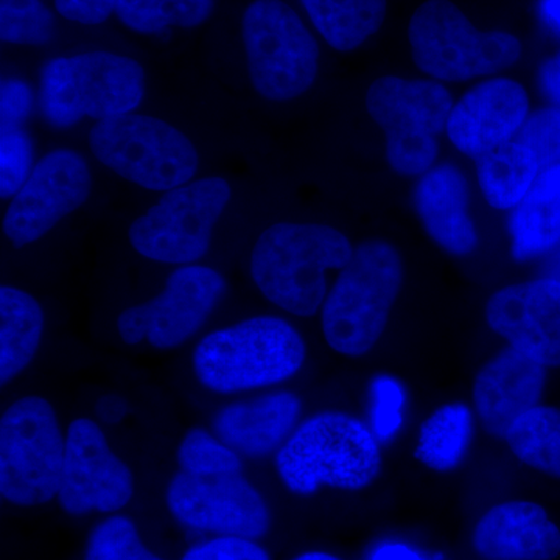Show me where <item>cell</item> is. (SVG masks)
<instances>
[{
    "instance_id": "1",
    "label": "cell",
    "mask_w": 560,
    "mask_h": 560,
    "mask_svg": "<svg viewBox=\"0 0 560 560\" xmlns=\"http://www.w3.org/2000/svg\"><path fill=\"white\" fill-rule=\"evenodd\" d=\"M308 361V341L283 313H257L206 331L191 350V372L202 389L232 397L285 388Z\"/></svg>"
},
{
    "instance_id": "2",
    "label": "cell",
    "mask_w": 560,
    "mask_h": 560,
    "mask_svg": "<svg viewBox=\"0 0 560 560\" xmlns=\"http://www.w3.org/2000/svg\"><path fill=\"white\" fill-rule=\"evenodd\" d=\"M355 245L340 228L319 221H278L260 232L249 254V278L261 298L290 318L318 316L331 279Z\"/></svg>"
},
{
    "instance_id": "3",
    "label": "cell",
    "mask_w": 560,
    "mask_h": 560,
    "mask_svg": "<svg viewBox=\"0 0 560 560\" xmlns=\"http://www.w3.org/2000/svg\"><path fill=\"white\" fill-rule=\"evenodd\" d=\"M272 464L291 495L308 499L324 490L357 493L381 478L385 445L361 416L326 408L304 416Z\"/></svg>"
},
{
    "instance_id": "4",
    "label": "cell",
    "mask_w": 560,
    "mask_h": 560,
    "mask_svg": "<svg viewBox=\"0 0 560 560\" xmlns=\"http://www.w3.org/2000/svg\"><path fill=\"white\" fill-rule=\"evenodd\" d=\"M407 265L394 243L368 238L331 279L318 313L327 348L345 359L370 355L381 345L404 291Z\"/></svg>"
},
{
    "instance_id": "5",
    "label": "cell",
    "mask_w": 560,
    "mask_h": 560,
    "mask_svg": "<svg viewBox=\"0 0 560 560\" xmlns=\"http://www.w3.org/2000/svg\"><path fill=\"white\" fill-rule=\"evenodd\" d=\"M412 65L447 86L508 73L522 61L523 43L503 28H478L452 0H425L407 28Z\"/></svg>"
},
{
    "instance_id": "6",
    "label": "cell",
    "mask_w": 560,
    "mask_h": 560,
    "mask_svg": "<svg viewBox=\"0 0 560 560\" xmlns=\"http://www.w3.org/2000/svg\"><path fill=\"white\" fill-rule=\"evenodd\" d=\"M241 35L250 86L264 101L290 103L318 81L320 46L311 25L285 0H253Z\"/></svg>"
},
{
    "instance_id": "7",
    "label": "cell",
    "mask_w": 560,
    "mask_h": 560,
    "mask_svg": "<svg viewBox=\"0 0 560 560\" xmlns=\"http://www.w3.org/2000/svg\"><path fill=\"white\" fill-rule=\"evenodd\" d=\"M66 456V427L39 394H25L0 416V497L14 508L57 501Z\"/></svg>"
},
{
    "instance_id": "8",
    "label": "cell",
    "mask_w": 560,
    "mask_h": 560,
    "mask_svg": "<svg viewBox=\"0 0 560 560\" xmlns=\"http://www.w3.org/2000/svg\"><path fill=\"white\" fill-rule=\"evenodd\" d=\"M92 156L140 189L164 191L197 178L200 154L186 132L150 114L131 113L94 121Z\"/></svg>"
},
{
    "instance_id": "9",
    "label": "cell",
    "mask_w": 560,
    "mask_h": 560,
    "mask_svg": "<svg viewBox=\"0 0 560 560\" xmlns=\"http://www.w3.org/2000/svg\"><path fill=\"white\" fill-rule=\"evenodd\" d=\"M232 201L230 180L202 176L161 194L132 221L128 242L143 259L168 267L201 264Z\"/></svg>"
},
{
    "instance_id": "10",
    "label": "cell",
    "mask_w": 560,
    "mask_h": 560,
    "mask_svg": "<svg viewBox=\"0 0 560 560\" xmlns=\"http://www.w3.org/2000/svg\"><path fill=\"white\" fill-rule=\"evenodd\" d=\"M226 291V279L210 265L173 268L160 293L120 312L117 335L130 348L149 345L164 352L183 348L200 338Z\"/></svg>"
},
{
    "instance_id": "11",
    "label": "cell",
    "mask_w": 560,
    "mask_h": 560,
    "mask_svg": "<svg viewBox=\"0 0 560 560\" xmlns=\"http://www.w3.org/2000/svg\"><path fill=\"white\" fill-rule=\"evenodd\" d=\"M108 429L80 416L66 425V456L57 501L72 517L121 514L136 495V478L110 444Z\"/></svg>"
},
{
    "instance_id": "12",
    "label": "cell",
    "mask_w": 560,
    "mask_h": 560,
    "mask_svg": "<svg viewBox=\"0 0 560 560\" xmlns=\"http://www.w3.org/2000/svg\"><path fill=\"white\" fill-rule=\"evenodd\" d=\"M165 506L180 528L201 537L260 540L272 523L267 497L245 474L195 478L178 471L165 488Z\"/></svg>"
},
{
    "instance_id": "13",
    "label": "cell",
    "mask_w": 560,
    "mask_h": 560,
    "mask_svg": "<svg viewBox=\"0 0 560 560\" xmlns=\"http://www.w3.org/2000/svg\"><path fill=\"white\" fill-rule=\"evenodd\" d=\"M94 189L90 162L60 147L36 162L32 175L7 206L2 231L14 248L35 245L62 220L83 208Z\"/></svg>"
},
{
    "instance_id": "14",
    "label": "cell",
    "mask_w": 560,
    "mask_h": 560,
    "mask_svg": "<svg viewBox=\"0 0 560 560\" xmlns=\"http://www.w3.org/2000/svg\"><path fill=\"white\" fill-rule=\"evenodd\" d=\"M533 110L528 86L515 77L500 73L475 81L453 102L445 142L475 162L521 139Z\"/></svg>"
},
{
    "instance_id": "15",
    "label": "cell",
    "mask_w": 560,
    "mask_h": 560,
    "mask_svg": "<svg viewBox=\"0 0 560 560\" xmlns=\"http://www.w3.org/2000/svg\"><path fill=\"white\" fill-rule=\"evenodd\" d=\"M482 315L504 348L560 370V280L541 271L506 283L490 293Z\"/></svg>"
},
{
    "instance_id": "16",
    "label": "cell",
    "mask_w": 560,
    "mask_h": 560,
    "mask_svg": "<svg viewBox=\"0 0 560 560\" xmlns=\"http://www.w3.org/2000/svg\"><path fill=\"white\" fill-rule=\"evenodd\" d=\"M474 179L452 161H441L412 187L420 228L438 249L456 259L474 256L482 242L474 212Z\"/></svg>"
},
{
    "instance_id": "17",
    "label": "cell",
    "mask_w": 560,
    "mask_h": 560,
    "mask_svg": "<svg viewBox=\"0 0 560 560\" xmlns=\"http://www.w3.org/2000/svg\"><path fill=\"white\" fill-rule=\"evenodd\" d=\"M300 394L289 386L232 397L212 427L245 460L275 459L304 419Z\"/></svg>"
},
{
    "instance_id": "18",
    "label": "cell",
    "mask_w": 560,
    "mask_h": 560,
    "mask_svg": "<svg viewBox=\"0 0 560 560\" xmlns=\"http://www.w3.org/2000/svg\"><path fill=\"white\" fill-rule=\"evenodd\" d=\"M455 102L452 88L429 77L385 73L364 94V109L383 136L444 138Z\"/></svg>"
},
{
    "instance_id": "19",
    "label": "cell",
    "mask_w": 560,
    "mask_h": 560,
    "mask_svg": "<svg viewBox=\"0 0 560 560\" xmlns=\"http://www.w3.org/2000/svg\"><path fill=\"white\" fill-rule=\"evenodd\" d=\"M548 381L550 371L503 346L481 364L471 383L470 405L481 429L503 436L515 419L545 400Z\"/></svg>"
},
{
    "instance_id": "20",
    "label": "cell",
    "mask_w": 560,
    "mask_h": 560,
    "mask_svg": "<svg viewBox=\"0 0 560 560\" xmlns=\"http://www.w3.org/2000/svg\"><path fill=\"white\" fill-rule=\"evenodd\" d=\"M471 547L482 560H556L560 526L537 501L501 500L475 522Z\"/></svg>"
},
{
    "instance_id": "21",
    "label": "cell",
    "mask_w": 560,
    "mask_h": 560,
    "mask_svg": "<svg viewBox=\"0 0 560 560\" xmlns=\"http://www.w3.org/2000/svg\"><path fill=\"white\" fill-rule=\"evenodd\" d=\"M70 61L86 119L101 121L138 113L145 101V69L135 58L88 50L70 55Z\"/></svg>"
},
{
    "instance_id": "22",
    "label": "cell",
    "mask_w": 560,
    "mask_h": 560,
    "mask_svg": "<svg viewBox=\"0 0 560 560\" xmlns=\"http://www.w3.org/2000/svg\"><path fill=\"white\" fill-rule=\"evenodd\" d=\"M508 250L521 265L544 264L560 245V162L545 165L521 205L506 215Z\"/></svg>"
},
{
    "instance_id": "23",
    "label": "cell",
    "mask_w": 560,
    "mask_h": 560,
    "mask_svg": "<svg viewBox=\"0 0 560 560\" xmlns=\"http://www.w3.org/2000/svg\"><path fill=\"white\" fill-rule=\"evenodd\" d=\"M480 429L470 401H444L419 423L412 455L433 474H453L470 458Z\"/></svg>"
},
{
    "instance_id": "24",
    "label": "cell",
    "mask_w": 560,
    "mask_h": 560,
    "mask_svg": "<svg viewBox=\"0 0 560 560\" xmlns=\"http://www.w3.org/2000/svg\"><path fill=\"white\" fill-rule=\"evenodd\" d=\"M46 335V312L27 290L0 287V383L20 378L38 357Z\"/></svg>"
},
{
    "instance_id": "25",
    "label": "cell",
    "mask_w": 560,
    "mask_h": 560,
    "mask_svg": "<svg viewBox=\"0 0 560 560\" xmlns=\"http://www.w3.org/2000/svg\"><path fill=\"white\" fill-rule=\"evenodd\" d=\"M541 162L521 139L490 151L474 162V186L493 212H512L540 175Z\"/></svg>"
},
{
    "instance_id": "26",
    "label": "cell",
    "mask_w": 560,
    "mask_h": 560,
    "mask_svg": "<svg viewBox=\"0 0 560 560\" xmlns=\"http://www.w3.org/2000/svg\"><path fill=\"white\" fill-rule=\"evenodd\" d=\"M313 32L331 50L350 54L385 25L388 0H298Z\"/></svg>"
},
{
    "instance_id": "27",
    "label": "cell",
    "mask_w": 560,
    "mask_h": 560,
    "mask_svg": "<svg viewBox=\"0 0 560 560\" xmlns=\"http://www.w3.org/2000/svg\"><path fill=\"white\" fill-rule=\"evenodd\" d=\"M504 445L526 470L560 481V405L544 400L504 431Z\"/></svg>"
},
{
    "instance_id": "28",
    "label": "cell",
    "mask_w": 560,
    "mask_h": 560,
    "mask_svg": "<svg viewBox=\"0 0 560 560\" xmlns=\"http://www.w3.org/2000/svg\"><path fill=\"white\" fill-rule=\"evenodd\" d=\"M176 463L180 474L195 478L232 477L245 470V459L213 427L186 431L176 448Z\"/></svg>"
},
{
    "instance_id": "29",
    "label": "cell",
    "mask_w": 560,
    "mask_h": 560,
    "mask_svg": "<svg viewBox=\"0 0 560 560\" xmlns=\"http://www.w3.org/2000/svg\"><path fill=\"white\" fill-rule=\"evenodd\" d=\"M410 390L390 372L371 378L364 396V422L383 445L399 440L410 420Z\"/></svg>"
},
{
    "instance_id": "30",
    "label": "cell",
    "mask_w": 560,
    "mask_h": 560,
    "mask_svg": "<svg viewBox=\"0 0 560 560\" xmlns=\"http://www.w3.org/2000/svg\"><path fill=\"white\" fill-rule=\"evenodd\" d=\"M36 94L40 116L55 130H69L86 119L70 57H54L43 66Z\"/></svg>"
},
{
    "instance_id": "31",
    "label": "cell",
    "mask_w": 560,
    "mask_h": 560,
    "mask_svg": "<svg viewBox=\"0 0 560 560\" xmlns=\"http://www.w3.org/2000/svg\"><path fill=\"white\" fill-rule=\"evenodd\" d=\"M83 560H165L151 550L131 517L121 514L102 517L91 529Z\"/></svg>"
},
{
    "instance_id": "32",
    "label": "cell",
    "mask_w": 560,
    "mask_h": 560,
    "mask_svg": "<svg viewBox=\"0 0 560 560\" xmlns=\"http://www.w3.org/2000/svg\"><path fill=\"white\" fill-rule=\"evenodd\" d=\"M55 35V13L43 0H0V40L3 44L47 46Z\"/></svg>"
},
{
    "instance_id": "33",
    "label": "cell",
    "mask_w": 560,
    "mask_h": 560,
    "mask_svg": "<svg viewBox=\"0 0 560 560\" xmlns=\"http://www.w3.org/2000/svg\"><path fill=\"white\" fill-rule=\"evenodd\" d=\"M386 164L400 178L419 179L441 162V138L434 136H383Z\"/></svg>"
},
{
    "instance_id": "34",
    "label": "cell",
    "mask_w": 560,
    "mask_h": 560,
    "mask_svg": "<svg viewBox=\"0 0 560 560\" xmlns=\"http://www.w3.org/2000/svg\"><path fill=\"white\" fill-rule=\"evenodd\" d=\"M35 143L27 127L0 128V197L10 201L35 168Z\"/></svg>"
},
{
    "instance_id": "35",
    "label": "cell",
    "mask_w": 560,
    "mask_h": 560,
    "mask_svg": "<svg viewBox=\"0 0 560 560\" xmlns=\"http://www.w3.org/2000/svg\"><path fill=\"white\" fill-rule=\"evenodd\" d=\"M179 0H116L114 16L128 31L160 36L176 28Z\"/></svg>"
},
{
    "instance_id": "36",
    "label": "cell",
    "mask_w": 560,
    "mask_h": 560,
    "mask_svg": "<svg viewBox=\"0 0 560 560\" xmlns=\"http://www.w3.org/2000/svg\"><path fill=\"white\" fill-rule=\"evenodd\" d=\"M521 140L534 151L544 167L560 162V106L544 103L534 108Z\"/></svg>"
},
{
    "instance_id": "37",
    "label": "cell",
    "mask_w": 560,
    "mask_h": 560,
    "mask_svg": "<svg viewBox=\"0 0 560 560\" xmlns=\"http://www.w3.org/2000/svg\"><path fill=\"white\" fill-rule=\"evenodd\" d=\"M179 560H272L259 539L248 537H202Z\"/></svg>"
},
{
    "instance_id": "38",
    "label": "cell",
    "mask_w": 560,
    "mask_h": 560,
    "mask_svg": "<svg viewBox=\"0 0 560 560\" xmlns=\"http://www.w3.org/2000/svg\"><path fill=\"white\" fill-rule=\"evenodd\" d=\"M38 94L31 84L20 77H5L0 83V128L27 127Z\"/></svg>"
},
{
    "instance_id": "39",
    "label": "cell",
    "mask_w": 560,
    "mask_h": 560,
    "mask_svg": "<svg viewBox=\"0 0 560 560\" xmlns=\"http://www.w3.org/2000/svg\"><path fill=\"white\" fill-rule=\"evenodd\" d=\"M54 7L62 20L92 27L114 16L116 0H54Z\"/></svg>"
},
{
    "instance_id": "40",
    "label": "cell",
    "mask_w": 560,
    "mask_h": 560,
    "mask_svg": "<svg viewBox=\"0 0 560 560\" xmlns=\"http://www.w3.org/2000/svg\"><path fill=\"white\" fill-rule=\"evenodd\" d=\"M364 560H442V558L430 555L410 540L385 537L371 545Z\"/></svg>"
},
{
    "instance_id": "41",
    "label": "cell",
    "mask_w": 560,
    "mask_h": 560,
    "mask_svg": "<svg viewBox=\"0 0 560 560\" xmlns=\"http://www.w3.org/2000/svg\"><path fill=\"white\" fill-rule=\"evenodd\" d=\"M536 90L545 105L560 106V50L541 60L536 72Z\"/></svg>"
},
{
    "instance_id": "42",
    "label": "cell",
    "mask_w": 560,
    "mask_h": 560,
    "mask_svg": "<svg viewBox=\"0 0 560 560\" xmlns=\"http://www.w3.org/2000/svg\"><path fill=\"white\" fill-rule=\"evenodd\" d=\"M130 415L131 407L127 397L120 396L117 393H106L95 400L94 416L92 418L101 422L105 429H110V427L124 423Z\"/></svg>"
},
{
    "instance_id": "43",
    "label": "cell",
    "mask_w": 560,
    "mask_h": 560,
    "mask_svg": "<svg viewBox=\"0 0 560 560\" xmlns=\"http://www.w3.org/2000/svg\"><path fill=\"white\" fill-rule=\"evenodd\" d=\"M536 16L541 27L560 40V0H536Z\"/></svg>"
},
{
    "instance_id": "44",
    "label": "cell",
    "mask_w": 560,
    "mask_h": 560,
    "mask_svg": "<svg viewBox=\"0 0 560 560\" xmlns=\"http://www.w3.org/2000/svg\"><path fill=\"white\" fill-rule=\"evenodd\" d=\"M541 271L560 280V245L552 250L551 256L541 264Z\"/></svg>"
},
{
    "instance_id": "45",
    "label": "cell",
    "mask_w": 560,
    "mask_h": 560,
    "mask_svg": "<svg viewBox=\"0 0 560 560\" xmlns=\"http://www.w3.org/2000/svg\"><path fill=\"white\" fill-rule=\"evenodd\" d=\"M290 560H345L335 552L326 550H307L302 551L300 555L294 556Z\"/></svg>"
}]
</instances>
